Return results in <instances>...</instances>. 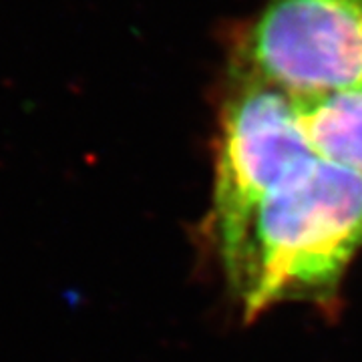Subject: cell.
<instances>
[{"mask_svg":"<svg viewBox=\"0 0 362 362\" xmlns=\"http://www.w3.org/2000/svg\"><path fill=\"white\" fill-rule=\"evenodd\" d=\"M314 159L294 97L238 61L220 115L211 223L244 214Z\"/></svg>","mask_w":362,"mask_h":362,"instance_id":"2","label":"cell"},{"mask_svg":"<svg viewBox=\"0 0 362 362\" xmlns=\"http://www.w3.org/2000/svg\"><path fill=\"white\" fill-rule=\"evenodd\" d=\"M294 101L318 157L362 175V85Z\"/></svg>","mask_w":362,"mask_h":362,"instance_id":"4","label":"cell"},{"mask_svg":"<svg viewBox=\"0 0 362 362\" xmlns=\"http://www.w3.org/2000/svg\"><path fill=\"white\" fill-rule=\"evenodd\" d=\"M211 232L247 318L284 302H328L362 246V175L318 157Z\"/></svg>","mask_w":362,"mask_h":362,"instance_id":"1","label":"cell"},{"mask_svg":"<svg viewBox=\"0 0 362 362\" xmlns=\"http://www.w3.org/2000/svg\"><path fill=\"white\" fill-rule=\"evenodd\" d=\"M238 61L292 97L362 85V0H268Z\"/></svg>","mask_w":362,"mask_h":362,"instance_id":"3","label":"cell"}]
</instances>
